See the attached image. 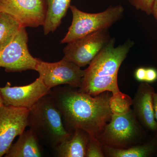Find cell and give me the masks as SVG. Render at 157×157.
Returning a JSON list of instances; mask_svg holds the SVG:
<instances>
[{"label": "cell", "mask_w": 157, "mask_h": 157, "mask_svg": "<svg viewBox=\"0 0 157 157\" xmlns=\"http://www.w3.org/2000/svg\"><path fill=\"white\" fill-rule=\"evenodd\" d=\"M49 95L60 112L69 132L80 129L98 139L111 119L109 101L112 93L110 92L93 96L68 86L52 89Z\"/></svg>", "instance_id": "obj_1"}, {"label": "cell", "mask_w": 157, "mask_h": 157, "mask_svg": "<svg viewBox=\"0 0 157 157\" xmlns=\"http://www.w3.org/2000/svg\"><path fill=\"white\" fill-rule=\"evenodd\" d=\"M133 43L129 40L115 47V39H111L84 70L82 84L78 90L93 96L104 92L113 94L119 91L118 73Z\"/></svg>", "instance_id": "obj_2"}, {"label": "cell", "mask_w": 157, "mask_h": 157, "mask_svg": "<svg viewBox=\"0 0 157 157\" xmlns=\"http://www.w3.org/2000/svg\"><path fill=\"white\" fill-rule=\"evenodd\" d=\"M28 126L35 132L39 141L55 150L73 134L65 127L61 113L49 94L29 109Z\"/></svg>", "instance_id": "obj_3"}, {"label": "cell", "mask_w": 157, "mask_h": 157, "mask_svg": "<svg viewBox=\"0 0 157 157\" xmlns=\"http://www.w3.org/2000/svg\"><path fill=\"white\" fill-rule=\"evenodd\" d=\"M148 133L131 109L122 115L112 114L98 139L103 145L126 149L146 141L150 135Z\"/></svg>", "instance_id": "obj_4"}, {"label": "cell", "mask_w": 157, "mask_h": 157, "mask_svg": "<svg viewBox=\"0 0 157 157\" xmlns=\"http://www.w3.org/2000/svg\"><path fill=\"white\" fill-rule=\"evenodd\" d=\"M70 8L73 14L72 24L61 43H69L101 30L108 29L122 17L124 7L119 5L110 6L103 12L88 13L77 9Z\"/></svg>", "instance_id": "obj_5"}, {"label": "cell", "mask_w": 157, "mask_h": 157, "mask_svg": "<svg viewBox=\"0 0 157 157\" xmlns=\"http://www.w3.org/2000/svg\"><path fill=\"white\" fill-rule=\"evenodd\" d=\"M35 70L44 84L50 89L61 85L80 88L82 84L84 70L72 62L63 59L56 63L43 61L37 58Z\"/></svg>", "instance_id": "obj_6"}, {"label": "cell", "mask_w": 157, "mask_h": 157, "mask_svg": "<svg viewBox=\"0 0 157 157\" xmlns=\"http://www.w3.org/2000/svg\"><path fill=\"white\" fill-rule=\"evenodd\" d=\"M110 40L108 29L90 34L68 43L63 59L80 67H85L90 64Z\"/></svg>", "instance_id": "obj_7"}, {"label": "cell", "mask_w": 157, "mask_h": 157, "mask_svg": "<svg viewBox=\"0 0 157 157\" xmlns=\"http://www.w3.org/2000/svg\"><path fill=\"white\" fill-rule=\"evenodd\" d=\"M25 28L22 26L11 42L0 50V67L5 68L7 72L35 70L37 59L29 52Z\"/></svg>", "instance_id": "obj_8"}, {"label": "cell", "mask_w": 157, "mask_h": 157, "mask_svg": "<svg viewBox=\"0 0 157 157\" xmlns=\"http://www.w3.org/2000/svg\"><path fill=\"white\" fill-rule=\"evenodd\" d=\"M47 0H0V12L10 14L24 27L43 26Z\"/></svg>", "instance_id": "obj_9"}, {"label": "cell", "mask_w": 157, "mask_h": 157, "mask_svg": "<svg viewBox=\"0 0 157 157\" xmlns=\"http://www.w3.org/2000/svg\"><path fill=\"white\" fill-rule=\"evenodd\" d=\"M29 109L12 106L0 107V157L5 155L15 137L28 126Z\"/></svg>", "instance_id": "obj_10"}, {"label": "cell", "mask_w": 157, "mask_h": 157, "mask_svg": "<svg viewBox=\"0 0 157 157\" xmlns=\"http://www.w3.org/2000/svg\"><path fill=\"white\" fill-rule=\"evenodd\" d=\"M7 82L0 87V94L3 104L31 109L40 99L50 94L52 89L47 87L40 77L33 83L24 86L11 87Z\"/></svg>", "instance_id": "obj_11"}, {"label": "cell", "mask_w": 157, "mask_h": 157, "mask_svg": "<svg viewBox=\"0 0 157 157\" xmlns=\"http://www.w3.org/2000/svg\"><path fill=\"white\" fill-rule=\"evenodd\" d=\"M154 88L149 83L141 82L132 99V111L145 130L151 133L157 132L153 105Z\"/></svg>", "instance_id": "obj_12"}, {"label": "cell", "mask_w": 157, "mask_h": 157, "mask_svg": "<svg viewBox=\"0 0 157 157\" xmlns=\"http://www.w3.org/2000/svg\"><path fill=\"white\" fill-rule=\"evenodd\" d=\"M106 157H152L157 154V132L152 133L148 139L126 149H117L103 145Z\"/></svg>", "instance_id": "obj_13"}, {"label": "cell", "mask_w": 157, "mask_h": 157, "mask_svg": "<svg viewBox=\"0 0 157 157\" xmlns=\"http://www.w3.org/2000/svg\"><path fill=\"white\" fill-rule=\"evenodd\" d=\"M6 157H40L42 152L39 140L35 132L30 129L19 135L17 142L11 144Z\"/></svg>", "instance_id": "obj_14"}, {"label": "cell", "mask_w": 157, "mask_h": 157, "mask_svg": "<svg viewBox=\"0 0 157 157\" xmlns=\"http://www.w3.org/2000/svg\"><path fill=\"white\" fill-rule=\"evenodd\" d=\"M90 135L85 131L76 129L70 139L61 144L56 149L59 157H86Z\"/></svg>", "instance_id": "obj_15"}, {"label": "cell", "mask_w": 157, "mask_h": 157, "mask_svg": "<svg viewBox=\"0 0 157 157\" xmlns=\"http://www.w3.org/2000/svg\"><path fill=\"white\" fill-rule=\"evenodd\" d=\"M71 0H47V10L43 25L45 35L54 32L70 8Z\"/></svg>", "instance_id": "obj_16"}, {"label": "cell", "mask_w": 157, "mask_h": 157, "mask_svg": "<svg viewBox=\"0 0 157 157\" xmlns=\"http://www.w3.org/2000/svg\"><path fill=\"white\" fill-rule=\"evenodd\" d=\"M22 27L10 14L0 12V50L11 42Z\"/></svg>", "instance_id": "obj_17"}, {"label": "cell", "mask_w": 157, "mask_h": 157, "mask_svg": "<svg viewBox=\"0 0 157 157\" xmlns=\"http://www.w3.org/2000/svg\"><path fill=\"white\" fill-rule=\"evenodd\" d=\"M109 103L112 114L122 115L132 109V99L128 95L119 91L112 94L109 98Z\"/></svg>", "instance_id": "obj_18"}, {"label": "cell", "mask_w": 157, "mask_h": 157, "mask_svg": "<svg viewBox=\"0 0 157 157\" xmlns=\"http://www.w3.org/2000/svg\"><path fill=\"white\" fill-rule=\"evenodd\" d=\"M103 144L98 138L90 136L86 157H104Z\"/></svg>", "instance_id": "obj_19"}, {"label": "cell", "mask_w": 157, "mask_h": 157, "mask_svg": "<svg viewBox=\"0 0 157 157\" xmlns=\"http://www.w3.org/2000/svg\"><path fill=\"white\" fill-rule=\"evenodd\" d=\"M129 2L137 10L145 12L147 15H151L154 0H129Z\"/></svg>", "instance_id": "obj_20"}, {"label": "cell", "mask_w": 157, "mask_h": 157, "mask_svg": "<svg viewBox=\"0 0 157 157\" xmlns=\"http://www.w3.org/2000/svg\"><path fill=\"white\" fill-rule=\"evenodd\" d=\"M157 80V70L154 68H146L145 82L152 83Z\"/></svg>", "instance_id": "obj_21"}, {"label": "cell", "mask_w": 157, "mask_h": 157, "mask_svg": "<svg viewBox=\"0 0 157 157\" xmlns=\"http://www.w3.org/2000/svg\"><path fill=\"white\" fill-rule=\"evenodd\" d=\"M135 78L137 81L141 82H145L146 77V68H137L135 73Z\"/></svg>", "instance_id": "obj_22"}, {"label": "cell", "mask_w": 157, "mask_h": 157, "mask_svg": "<svg viewBox=\"0 0 157 157\" xmlns=\"http://www.w3.org/2000/svg\"><path fill=\"white\" fill-rule=\"evenodd\" d=\"M153 105L155 118L157 123V92H155L153 95Z\"/></svg>", "instance_id": "obj_23"}, {"label": "cell", "mask_w": 157, "mask_h": 157, "mask_svg": "<svg viewBox=\"0 0 157 157\" xmlns=\"http://www.w3.org/2000/svg\"><path fill=\"white\" fill-rule=\"evenodd\" d=\"M152 14L153 15L155 19L157 21V0H154L153 4Z\"/></svg>", "instance_id": "obj_24"}, {"label": "cell", "mask_w": 157, "mask_h": 157, "mask_svg": "<svg viewBox=\"0 0 157 157\" xmlns=\"http://www.w3.org/2000/svg\"><path fill=\"white\" fill-rule=\"evenodd\" d=\"M3 105L2 100V97H1V94H0V107Z\"/></svg>", "instance_id": "obj_25"}, {"label": "cell", "mask_w": 157, "mask_h": 157, "mask_svg": "<svg viewBox=\"0 0 157 157\" xmlns=\"http://www.w3.org/2000/svg\"><path fill=\"white\" fill-rule=\"evenodd\" d=\"M156 157H157V154L156 155Z\"/></svg>", "instance_id": "obj_26"}]
</instances>
